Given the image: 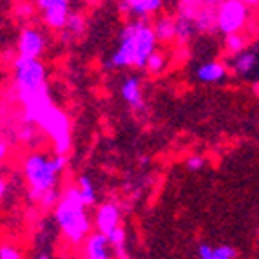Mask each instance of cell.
Listing matches in <instances>:
<instances>
[{"mask_svg":"<svg viewBox=\"0 0 259 259\" xmlns=\"http://www.w3.org/2000/svg\"><path fill=\"white\" fill-rule=\"evenodd\" d=\"M15 89L20 98L22 105L48 95V82H46V67L40 58L18 55L13 64Z\"/></svg>","mask_w":259,"mask_h":259,"instance_id":"277c9868","label":"cell"},{"mask_svg":"<svg viewBox=\"0 0 259 259\" xmlns=\"http://www.w3.org/2000/svg\"><path fill=\"white\" fill-rule=\"evenodd\" d=\"M236 257V250L229 245L214 246V259H232Z\"/></svg>","mask_w":259,"mask_h":259,"instance_id":"d4e9b609","label":"cell"},{"mask_svg":"<svg viewBox=\"0 0 259 259\" xmlns=\"http://www.w3.org/2000/svg\"><path fill=\"white\" fill-rule=\"evenodd\" d=\"M111 239L107 234L95 232L85 239V255L91 259H109L111 257Z\"/></svg>","mask_w":259,"mask_h":259,"instance_id":"8fae6325","label":"cell"},{"mask_svg":"<svg viewBox=\"0 0 259 259\" xmlns=\"http://www.w3.org/2000/svg\"><path fill=\"white\" fill-rule=\"evenodd\" d=\"M160 42L156 36V31L149 26L147 20L138 18V20L129 22L123 29L120 31V46L111 55L105 67L107 69H121V67H145L149 56L156 51V44Z\"/></svg>","mask_w":259,"mask_h":259,"instance_id":"6da1fadb","label":"cell"},{"mask_svg":"<svg viewBox=\"0 0 259 259\" xmlns=\"http://www.w3.org/2000/svg\"><path fill=\"white\" fill-rule=\"evenodd\" d=\"M163 0H133V2H127V0H121L120 2V11L127 17H136L147 20L149 15L156 13L158 9H161Z\"/></svg>","mask_w":259,"mask_h":259,"instance_id":"9c48e42d","label":"cell"},{"mask_svg":"<svg viewBox=\"0 0 259 259\" xmlns=\"http://www.w3.org/2000/svg\"><path fill=\"white\" fill-rule=\"evenodd\" d=\"M203 165H205V160L201 156H190L189 160L185 161V167L189 168V170H199V168H203Z\"/></svg>","mask_w":259,"mask_h":259,"instance_id":"4316f807","label":"cell"},{"mask_svg":"<svg viewBox=\"0 0 259 259\" xmlns=\"http://www.w3.org/2000/svg\"><path fill=\"white\" fill-rule=\"evenodd\" d=\"M245 4H248V6H257L259 4V0H243Z\"/></svg>","mask_w":259,"mask_h":259,"instance_id":"f546056e","label":"cell"},{"mask_svg":"<svg viewBox=\"0 0 259 259\" xmlns=\"http://www.w3.org/2000/svg\"><path fill=\"white\" fill-rule=\"evenodd\" d=\"M127 2H133V0H127Z\"/></svg>","mask_w":259,"mask_h":259,"instance_id":"4dcf8cb0","label":"cell"},{"mask_svg":"<svg viewBox=\"0 0 259 259\" xmlns=\"http://www.w3.org/2000/svg\"><path fill=\"white\" fill-rule=\"evenodd\" d=\"M85 201H83L80 189L69 187L62 192V198L55 207V220L58 229L62 230L64 238L73 245H80L83 239L89 238L91 221L85 212Z\"/></svg>","mask_w":259,"mask_h":259,"instance_id":"7a4b0ae2","label":"cell"},{"mask_svg":"<svg viewBox=\"0 0 259 259\" xmlns=\"http://www.w3.org/2000/svg\"><path fill=\"white\" fill-rule=\"evenodd\" d=\"M196 26L194 20L189 17H183V15H178L176 18V42L180 46H185L190 40V36L194 35Z\"/></svg>","mask_w":259,"mask_h":259,"instance_id":"e0dca14e","label":"cell"},{"mask_svg":"<svg viewBox=\"0 0 259 259\" xmlns=\"http://www.w3.org/2000/svg\"><path fill=\"white\" fill-rule=\"evenodd\" d=\"M196 78L203 83H220L227 78V67L221 62H205L196 69Z\"/></svg>","mask_w":259,"mask_h":259,"instance_id":"4fadbf2b","label":"cell"},{"mask_svg":"<svg viewBox=\"0 0 259 259\" xmlns=\"http://www.w3.org/2000/svg\"><path fill=\"white\" fill-rule=\"evenodd\" d=\"M44 51H46V38L42 33L35 27L22 29L20 36H18V55L40 58Z\"/></svg>","mask_w":259,"mask_h":259,"instance_id":"ba28073f","label":"cell"},{"mask_svg":"<svg viewBox=\"0 0 259 259\" xmlns=\"http://www.w3.org/2000/svg\"><path fill=\"white\" fill-rule=\"evenodd\" d=\"M255 64H257V56H255V53L246 51V49L241 53H236V55L232 56V60H230V67H232L234 73L239 74V76L250 73V71L255 67Z\"/></svg>","mask_w":259,"mask_h":259,"instance_id":"9a60e30c","label":"cell"},{"mask_svg":"<svg viewBox=\"0 0 259 259\" xmlns=\"http://www.w3.org/2000/svg\"><path fill=\"white\" fill-rule=\"evenodd\" d=\"M6 152H8V145H6V142L0 143V154L6 156Z\"/></svg>","mask_w":259,"mask_h":259,"instance_id":"f1b7e54d","label":"cell"},{"mask_svg":"<svg viewBox=\"0 0 259 259\" xmlns=\"http://www.w3.org/2000/svg\"><path fill=\"white\" fill-rule=\"evenodd\" d=\"M121 98L125 100L127 104L134 109H143L145 102H143L142 95V80L138 76H129L121 82Z\"/></svg>","mask_w":259,"mask_h":259,"instance_id":"7c38bea8","label":"cell"},{"mask_svg":"<svg viewBox=\"0 0 259 259\" xmlns=\"http://www.w3.org/2000/svg\"><path fill=\"white\" fill-rule=\"evenodd\" d=\"M165 65H167V60H165V56L161 55L160 51H154L151 56H149L145 69H147L151 74H160L161 71L165 69Z\"/></svg>","mask_w":259,"mask_h":259,"instance_id":"7402d4cb","label":"cell"},{"mask_svg":"<svg viewBox=\"0 0 259 259\" xmlns=\"http://www.w3.org/2000/svg\"><path fill=\"white\" fill-rule=\"evenodd\" d=\"M109 239H111V245H112V250H114V255L118 257H127V252H125V232L121 227L114 229L111 234H109Z\"/></svg>","mask_w":259,"mask_h":259,"instance_id":"d6986e66","label":"cell"},{"mask_svg":"<svg viewBox=\"0 0 259 259\" xmlns=\"http://www.w3.org/2000/svg\"><path fill=\"white\" fill-rule=\"evenodd\" d=\"M248 18V4L243 0H223L218 8V31L223 35L239 33Z\"/></svg>","mask_w":259,"mask_h":259,"instance_id":"8992f818","label":"cell"},{"mask_svg":"<svg viewBox=\"0 0 259 259\" xmlns=\"http://www.w3.org/2000/svg\"><path fill=\"white\" fill-rule=\"evenodd\" d=\"M218 8L220 6L205 2V6L198 13V17L194 18L196 31H199V33H212L214 29H218Z\"/></svg>","mask_w":259,"mask_h":259,"instance_id":"5bb4252c","label":"cell"},{"mask_svg":"<svg viewBox=\"0 0 259 259\" xmlns=\"http://www.w3.org/2000/svg\"><path fill=\"white\" fill-rule=\"evenodd\" d=\"M156 36L160 42H170V40L176 38V20L170 17H161L156 20L154 26Z\"/></svg>","mask_w":259,"mask_h":259,"instance_id":"2e32d148","label":"cell"},{"mask_svg":"<svg viewBox=\"0 0 259 259\" xmlns=\"http://www.w3.org/2000/svg\"><path fill=\"white\" fill-rule=\"evenodd\" d=\"M203 6H205V0H180L178 9H180V15L189 17V18L194 20Z\"/></svg>","mask_w":259,"mask_h":259,"instance_id":"ffe728a7","label":"cell"},{"mask_svg":"<svg viewBox=\"0 0 259 259\" xmlns=\"http://www.w3.org/2000/svg\"><path fill=\"white\" fill-rule=\"evenodd\" d=\"M78 189H80V194H82L83 201H85L87 207H91L95 205L96 201V192H95V185H93L91 178L82 174V176L78 178Z\"/></svg>","mask_w":259,"mask_h":259,"instance_id":"ac0fdd59","label":"cell"},{"mask_svg":"<svg viewBox=\"0 0 259 259\" xmlns=\"http://www.w3.org/2000/svg\"><path fill=\"white\" fill-rule=\"evenodd\" d=\"M60 198H62L60 192H58L56 189H51V190H48V192H44L42 198L38 199V203L46 208H51V207H56V205H58Z\"/></svg>","mask_w":259,"mask_h":259,"instance_id":"603a6c76","label":"cell"},{"mask_svg":"<svg viewBox=\"0 0 259 259\" xmlns=\"http://www.w3.org/2000/svg\"><path fill=\"white\" fill-rule=\"evenodd\" d=\"M225 48L229 49V53L236 55L246 49V36H243L241 33H230L225 35Z\"/></svg>","mask_w":259,"mask_h":259,"instance_id":"44dd1931","label":"cell"},{"mask_svg":"<svg viewBox=\"0 0 259 259\" xmlns=\"http://www.w3.org/2000/svg\"><path fill=\"white\" fill-rule=\"evenodd\" d=\"M0 257L2 259H20L22 254L15 248V246L4 245L2 248H0Z\"/></svg>","mask_w":259,"mask_h":259,"instance_id":"484cf974","label":"cell"},{"mask_svg":"<svg viewBox=\"0 0 259 259\" xmlns=\"http://www.w3.org/2000/svg\"><path fill=\"white\" fill-rule=\"evenodd\" d=\"M33 125H38L53 140L56 154H65L71 147V123L69 118L55 105H48L36 114Z\"/></svg>","mask_w":259,"mask_h":259,"instance_id":"5b68a950","label":"cell"},{"mask_svg":"<svg viewBox=\"0 0 259 259\" xmlns=\"http://www.w3.org/2000/svg\"><path fill=\"white\" fill-rule=\"evenodd\" d=\"M198 257H201V259H214V246L201 243V245L198 246Z\"/></svg>","mask_w":259,"mask_h":259,"instance_id":"83f0119b","label":"cell"},{"mask_svg":"<svg viewBox=\"0 0 259 259\" xmlns=\"http://www.w3.org/2000/svg\"><path fill=\"white\" fill-rule=\"evenodd\" d=\"M65 27H67V33H71V35H80V33H83L85 22H83V18L80 15H71Z\"/></svg>","mask_w":259,"mask_h":259,"instance_id":"cb8c5ba5","label":"cell"},{"mask_svg":"<svg viewBox=\"0 0 259 259\" xmlns=\"http://www.w3.org/2000/svg\"><path fill=\"white\" fill-rule=\"evenodd\" d=\"M67 165L65 154L49 156L46 152H33L24 160V174L31 187V198L38 201L44 192L56 189V182Z\"/></svg>","mask_w":259,"mask_h":259,"instance_id":"3957f363","label":"cell"},{"mask_svg":"<svg viewBox=\"0 0 259 259\" xmlns=\"http://www.w3.org/2000/svg\"><path fill=\"white\" fill-rule=\"evenodd\" d=\"M96 229L104 234H111L114 229L120 227V208L114 203H104L102 207L96 210V218H95Z\"/></svg>","mask_w":259,"mask_h":259,"instance_id":"30bf717a","label":"cell"},{"mask_svg":"<svg viewBox=\"0 0 259 259\" xmlns=\"http://www.w3.org/2000/svg\"><path fill=\"white\" fill-rule=\"evenodd\" d=\"M36 6L42 11L44 22L51 29H64L71 17L69 0H36Z\"/></svg>","mask_w":259,"mask_h":259,"instance_id":"52a82bcc","label":"cell"},{"mask_svg":"<svg viewBox=\"0 0 259 259\" xmlns=\"http://www.w3.org/2000/svg\"><path fill=\"white\" fill-rule=\"evenodd\" d=\"M257 36H259V29H257Z\"/></svg>","mask_w":259,"mask_h":259,"instance_id":"1f68e13d","label":"cell"}]
</instances>
